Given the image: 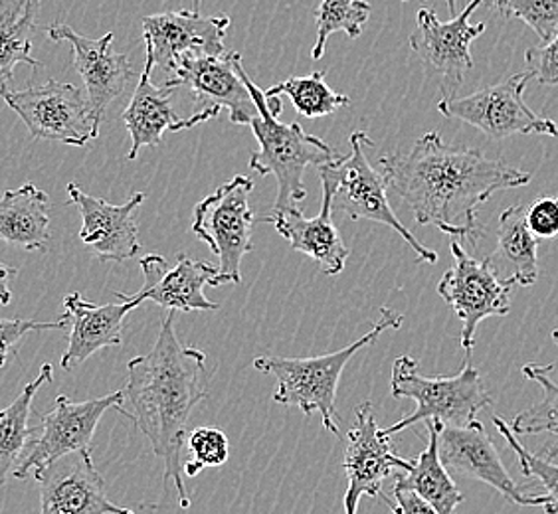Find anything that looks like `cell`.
I'll use <instances>...</instances> for the list:
<instances>
[{"label":"cell","instance_id":"1","mask_svg":"<svg viewBox=\"0 0 558 514\" xmlns=\"http://www.w3.org/2000/svg\"><path fill=\"white\" fill-rule=\"evenodd\" d=\"M388 188L407 204L414 220L475 246L484 234L480 208L495 193L531 183V172L519 171L480 149L451 147L440 133L422 135L409 152L380 157Z\"/></svg>","mask_w":558,"mask_h":514},{"label":"cell","instance_id":"2","mask_svg":"<svg viewBox=\"0 0 558 514\" xmlns=\"http://www.w3.org/2000/svg\"><path fill=\"white\" fill-rule=\"evenodd\" d=\"M206 386V354L179 341L174 313L167 311L149 353L130 360L123 392L130 419L165 463V482L174 487L181 509H191L181 455L186 424L205 400Z\"/></svg>","mask_w":558,"mask_h":514},{"label":"cell","instance_id":"3","mask_svg":"<svg viewBox=\"0 0 558 514\" xmlns=\"http://www.w3.org/2000/svg\"><path fill=\"white\" fill-rule=\"evenodd\" d=\"M247 89L258 108V118L252 119L250 127L258 139L259 149L252 152L250 169L259 176L274 174L278 181V196L271 212L286 210L305 200L307 188L303 174L307 167H322L339 157L325 140L305 133L300 123H281L279 115L283 109L281 96H266L244 72Z\"/></svg>","mask_w":558,"mask_h":514},{"label":"cell","instance_id":"4","mask_svg":"<svg viewBox=\"0 0 558 514\" xmlns=\"http://www.w3.org/2000/svg\"><path fill=\"white\" fill-rule=\"evenodd\" d=\"M402 321L404 317L400 313L390 307H383L380 319L375 327L366 332L365 336L337 353L312 358H286L264 354L254 360V368L278 380V388L274 392V400L278 404L295 406L305 416H312L315 412L322 414L323 428L337 436L339 421L335 400L344 366L361 348L378 341L383 332L398 331L402 327Z\"/></svg>","mask_w":558,"mask_h":514},{"label":"cell","instance_id":"5","mask_svg":"<svg viewBox=\"0 0 558 514\" xmlns=\"http://www.w3.org/2000/svg\"><path fill=\"white\" fill-rule=\"evenodd\" d=\"M392 396L410 397L416 409L400 419L392 428H380V433L392 438L418 421H438L441 426H468L477 419L484 407L494 400L485 388L484 378L475 366L465 363L460 375L428 378L418 372V363L410 356H400L392 366L390 376Z\"/></svg>","mask_w":558,"mask_h":514},{"label":"cell","instance_id":"6","mask_svg":"<svg viewBox=\"0 0 558 514\" xmlns=\"http://www.w3.org/2000/svg\"><path fill=\"white\" fill-rule=\"evenodd\" d=\"M366 147H375L373 139L365 131H354L351 135V152L347 157L339 155L335 161L317 167L323 193L331 196L333 212H341L351 220H368L388 225L412 247L418 261L436 264L438 254L422 246L390 208L385 174L373 169V164L366 159Z\"/></svg>","mask_w":558,"mask_h":514},{"label":"cell","instance_id":"7","mask_svg":"<svg viewBox=\"0 0 558 514\" xmlns=\"http://www.w3.org/2000/svg\"><path fill=\"white\" fill-rule=\"evenodd\" d=\"M2 99L24 121L34 139L84 147L97 139L101 125L86 94L74 84L48 79L21 91L2 89Z\"/></svg>","mask_w":558,"mask_h":514},{"label":"cell","instance_id":"8","mask_svg":"<svg viewBox=\"0 0 558 514\" xmlns=\"http://www.w3.org/2000/svg\"><path fill=\"white\" fill-rule=\"evenodd\" d=\"M252 191L254 181L238 174L194 208V236L210 247L218 257V271L234 285L242 283V259L254 249V212L250 206Z\"/></svg>","mask_w":558,"mask_h":514},{"label":"cell","instance_id":"9","mask_svg":"<svg viewBox=\"0 0 558 514\" xmlns=\"http://www.w3.org/2000/svg\"><path fill=\"white\" fill-rule=\"evenodd\" d=\"M531 79V72H523L495 86L484 87L472 96L441 97L438 111L444 118L458 119L480 128L494 140L531 133L558 137L557 123L553 119L541 118L525 103L523 94Z\"/></svg>","mask_w":558,"mask_h":514},{"label":"cell","instance_id":"10","mask_svg":"<svg viewBox=\"0 0 558 514\" xmlns=\"http://www.w3.org/2000/svg\"><path fill=\"white\" fill-rule=\"evenodd\" d=\"M485 0H470L468 7L451 21L441 22L436 12L420 9L416 30L410 34L412 52L418 56L429 79H436L441 96L456 97L465 75L473 68L472 42L485 33V22L472 24L473 12Z\"/></svg>","mask_w":558,"mask_h":514},{"label":"cell","instance_id":"11","mask_svg":"<svg viewBox=\"0 0 558 514\" xmlns=\"http://www.w3.org/2000/svg\"><path fill=\"white\" fill-rule=\"evenodd\" d=\"M125 392L119 390L108 396L94 397L86 402H74L60 394L56 397L54 409H50L43 418V433L33 438L26 445L14 475L16 479L33 477L36 469L52 461L64 457L74 451L92 450V441L96 433L99 419L106 416L108 409H118L125 418L130 416L125 409Z\"/></svg>","mask_w":558,"mask_h":514},{"label":"cell","instance_id":"12","mask_svg":"<svg viewBox=\"0 0 558 514\" xmlns=\"http://www.w3.org/2000/svg\"><path fill=\"white\" fill-rule=\"evenodd\" d=\"M451 266L438 283V295L462 321V348L472 353L475 331L487 317H505L511 311V281H501L487 261H480L463 249L462 242L450 240Z\"/></svg>","mask_w":558,"mask_h":514},{"label":"cell","instance_id":"13","mask_svg":"<svg viewBox=\"0 0 558 514\" xmlns=\"http://www.w3.org/2000/svg\"><path fill=\"white\" fill-rule=\"evenodd\" d=\"M246 68L240 52L225 54H184L172 68V79L189 87L194 96V113L215 119L226 109L230 123L250 125L258 118V108L244 79Z\"/></svg>","mask_w":558,"mask_h":514},{"label":"cell","instance_id":"14","mask_svg":"<svg viewBox=\"0 0 558 514\" xmlns=\"http://www.w3.org/2000/svg\"><path fill=\"white\" fill-rule=\"evenodd\" d=\"M143 287L135 295L116 293L119 301H130L135 307L150 301L162 307L165 311H218L220 305L205 295L206 285H225L230 279L222 276L218 268L206 261H194L191 257H177V264L169 261L159 254L141 257Z\"/></svg>","mask_w":558,"mask_h":514},{"label":"cell","instance_id":"15","mask_svg":"<svg viewBox=\"0 0 558 514\" xmlns=\"http://www.w3.org/2000/svg\"><path fill=\"white\" fill-rule=\"evenodd\" d=\"M347 438L343 469L349 485L343 499L344 514H356L363 497H383V485L388 477L409 472L412 461L402 460L390 438L380 433L371 402H363L354 409L353 428Z\"/></svg>","mask_w":558,"mask_h":514},{"label":"cell","instance_id":"16","mask_svg":"<svg viewBox=\"0 0 558 514\" xmlns=\"http://www.w3.org/2000/svg\"><path fill=\"white\" fill-rule=\"evenodd\" d=\"M33 477L40 485L38 514H135L109 501L89 450L68 453L36 469Z\"/></svg>","mask_w":558,"mask_h":514},{"label":"cell","instance_id":"17","mask_svg":"<svg viewBox=\"0 0 558 514\" xmlns=\"http://www.w3.org/2000/svg\"><path fill=\"white\" fill-rule=\"evenodd\" d=\"M230 28L228 14L206 16L201 12V0L183 11L162 12L143 19V38L147 56L155 65L171 74L172 68L184 54H225L226 33Z\"/></svg>","mask_w":558,"mask_h":514},{"label":"cell","instance_id":"18","mask_svg":"<svg viewBox=\"0 0 558 514\" xmlns=\"http://www.w3.org/2000/svg\"><path fill=\"white\" fill-rule=\"evenodd\" d=\"M438 443L448 472L485 482L519 506H545L548 503L547 494H526L513 481L482 421L475 419L468 426L438 424Z\"/></svg>","mask_w":558,"mask_h":514},{"label":"cell","instance_id":"19","mask_svg":"<svg viewBox=\"0 0 558 514\" xmlns=\"http://www.w3.org/2000/svg\"><path fill=\"white\" fill-rule=\"evenodd\" d=\"M46 33L52 42H68L72 46L74 68L86 84V96L94 118L101 125L109 106L125 91L131 77L135 75L130 58L113 50V33L92 40L62 22L48 26Z\"/></svg>","mask_w":558,"mask_h":514},{"label":"cell","instance_id":"20","mask_svg":"<svg viewBox=\"0 0 558 514\" xmlns=\"http://www.w3.org/2000/svg\"><path fill=\"white\" fill-rule=\"evenodd\" d=\"M68 196L82 215L80 240L99 261H125L140 254V224L133 215L147 198L145 193L133 194L125 204H109L70 183Z\"/></svg>","mask_w":558,"mask_h":514},{"label":"cell","instance_id":"21","mask_svg":"<svg viewBox=\"0 0 558 514\" xmlns=\"http://www.w3.org/2000/svg\"><path fill=\"white\" fill-rule=\"evenodd\" d=\"M64 309L72 331L60 365L64 370H74L99 351L121 346L125 317L137 307L130 301L96 305L80 293H70L64 297Z\"/></svg>","mask_w":558,"mask_h":514},{"label":"cell","instance_id":"22","mask_svg":"<svg viewBox=\"0 0 558 514\" xmlns=\"http://www.w3.org/2000/svg\"><path fill=\"white\" fill-rule=\"evenodd\" d=\"M155 68L153 58H145V68L131 97L130 106L123 111V123L130 131L131 150L128 155L130 161H135L143 147H159L162 135L167 131H183L193 128L189 119H179L171 101L174 94L181 89L177 79H167L162 86H155L150 79V72Z\"/></svg>","mask_w":558,"mask_h":514},{"label":"cell","instance_id":"23","mask_svg":"<svg viewBox=\"0 0 558 514\" xmlns=\"http://www.w3.org/2000/svg\"><path fill=\"white\" fill-rule=\"evenodd\" d=\"M278 230L279 236L290 242L295 252L312 257L323 273L339 276L344 269L349 249L333 222L331 196L323 193L322 210L315 218L303 216L298 206L278 210L264 220Z\"/></svg>","mask_w":558,"mask_h":514},{"label":"cell","instance_id":"24","mask_svg":"<svg viewBox=\"0 0 558 514\" xmlns=\"http://www.w3.org/2000/svg\"><path fill=\"white\" fill-rule=\"evenodd\" d=\"M501 281L531 287L538 279L537 237L526 224L525 206H509L499 216L497 246L485 257Z\"/></svg>","mask_w":558,"mask_h":514},{"label":"cell","instance_id":"25","mask_svg":"<svg viewBox=\"0 0 558 514\" xmlns=\"http://www.w3.org/2000/svg\"><path fill=\"white\" fill-rule=\"evenodd\" d=\"M50 196L34 184L4 191L0 198V242L28 252H46L50 240Z\"/></svg>","mask_w":558,"mask_h":514},{"label":"cell","instance_id":"26","mask_svg":"<svg viewBox=\"0 0 558 514\" xmlns=\"http://www.w3.org/2000/svg\"><path fill=\"white\" fill-rule=\"evenodd\" d=\"M428 428V445L412 461L409 472H397L395 489H404L418 494L422 501L438 514H456V509L463 503V494L458 491V485L451 479L448 467L440 457L438 443V424L426 421Z\"/></svg>","mask_w":558,"mask_h":514},{"label":"cell","instance_id":"27","mask_svg":"<svg viewBox=\"0 0 558 514\" xmlns=\"http://www.w3.org/2000/svg\"><path fill=\"white\" fill-rule=\"evenodd\" d=\"M40 0H0V94L14 77L16 65L43 64L33 58V36Z\"/></svg>","mask_w":558,"mask_h":514},{"label":"cell","instance_id":"28","mask_svg":"<svg viewBox=\"0 0 558 514\" xmlns=\"http://www.w3.org/2000/svg\"><path fill=\"white\" fill-rule=\"evenodd\" d=\"M54 378L52 365H43L40 375L24 386L21 396L11 406L0 409V487H4L21 461L22 451L26 450L28 440L34 438V429L28 419L33 412V402L38 390Z\"/></svg>","mask_w":558,"mask_h":514},{"label":"cell","instance_id":"29","mask_svg":"<svg viewBox=\"0 0 558 514\" xmlns=\"http://www.w3.org/2000/svg\"><path fill=\"white\" fill-rule=\"evenodd\" d=\"M555 372V365L538 366L529 363L523 366V375L537 382L543 388V400L535 406L526 407L517 414L511 429L517 436H537V433H553L558 438V384L550 378ZM558 457V445L548 450V460Z\"/></svg>","mask_w":558,"mask_h":514},{"label":"cell","instance_id":"30","mask_svg":"<svg viewBox=\"0 0 558 514\" xmlns=\"http://www.w3.org/2000/svg\"><path fill=\"white\" fill-rule=\"evenodd\" d=\"M266 96H288L303 118L317 119L331 115L339 108H347L351 99L333 91L325 72H313L305 77H288L278 86L269 87Z\"/></svg>","mask_w":558,"mask_h":514},{"label":"cell","instance_id":"31","mask_svg":"<svg viewBox=\"0 0 558 514\" xmlns=\"http://www.w3.org/2000/svg\"><path fill=\"white\" fill-rule=\"evenodd\" d=\"M373 7L366 0H322L315 11L317 42L313 48V58L322 60L329 36L344 33L349 38H359L363 33Z\"/></svg>","mask_w":558,"mask_h":514},{"label":"cell","instance_id":"32","mask_svg":"<svg viewBox=\"0 0 558 514\" xmlns=\"http://www.w3.org/2000/svg\"><path fill=\"white\" fill-rule=\"evenodd\" d=\"M494 424L497 431L504 436L505 441L509 443V448L515 451L517 460H519V467L525 477H531L535 481L543 485V489L547 491L548 503L543 506L547 514H558V465L548 461V457L543 455H535L526 450L521 441L517 440V433L511 429V426L499 418L494 416Z\"/></svg>","mask_w":558,"mask_h":514},{"label":"cell","instance_id":"33","mask_svg":"<svg viewBox=\"0 0 558 514\" xmlns=\"http://www.w3.org/2000/svg\"><path fill=\"white\" fill-rule=\"evenodd\" d=\"M505 19H519L548 42L558 30V0H487Z\"/></svg>","mask_w":558,"mask_h":514},{"label":"cell","instance_id":"34","mask_svg":"<svg viewBox=\"0 0 558 514\" xmlns=\"http://www.w3.org/2000/svg\"><path fill=\"white\" fill-rule=\"evenodd\" d=\"M191 460L183 465L186 477H196L206 467H220L230 457V443L218 428H198L186 440Z\"/></svg>","mask_w":558,"mask_h":514},{"label":"cell","instance_id":"35","mask_svg":"<svg viewBox=\"0 0 558 514\" xmlns=\"http://www.w3.org/2000/svg\"><path fill=\"white\" fill-rule=\"evenodd\" d=\"M68 325V317H62L60 321L38 322L26 321V319H0V368L9 365L16 356V344L22 339L34 331H62Z\"/></svg>","mask_w":558,"mask_h":514},{"label":"cell","instance_id":"36","mask_svg":"<svg viewBox=\"0 0 558 514\" xmlns=\"http://www.w3.org/2000/svg\"><path fill=\"white\" fill-rule=\"evenodd\" d=\"M526 72L541 86H557L558 84V30L548 42L535 48H529L525 54Z\"/></svg>","mask_w":558,"mask_h":514},{"label":"cell","instance_id":"37","mask_svg":"<svg viewBox=\"0 0 558 514\" xmlns=\"http://www.w3.org/2000/svg\"><path fill=\"white\" fill-rule=\"evenodd\" d=\"M526 224L535 237L558 236V198H541L526 208Z\"/></svg>","mask_w":558,"mask_h":514},{"label":"cell","instance_id":"38","mask_svg":"<svg viewBox=\"0 0 558 514\" xmlns=\"http://www.w3.org/2000/svg\"><path fill=\"white\" fill-rule=\"evenodd\" d=\"M395 491V504H388L392 514H438L426 501H422L418 494L404 489H392Z\"/></svg>","mask_w":558,"mask_h":514},{"label":"cell","instance_id":"39","mask_svg":"<svg viewBox=\"0 0 558 514\" xmlns=\"http://www.w3.org/2000/svg\"><path fill=\"white\" fill-rule=\"evenodd\" d=\"M19 276V269L14 266H7L0 261V305L7 307L11 305L12 293H11V281Z\"/></svg>","mask_w":558,"mask_h":514},{"label":"cell","instance_id":"40","mask_svg":"<svg viewBox=\"0 0 558 514\" xmlns=\"http://www.w3.org/2000/svg\"><path fill=\"white\" fill-rule=\"evenodd\" d=\"M402 2H407V0H402ZM456 2H458V0H446V4H448V11H450L451 19H453V16H458V9H456Z\"/></svg>","mask_w":558,"mask_h":514},{"label":"cell","instance_id":"41","mask_svg":"<svg viewBox=\"0 0 558 514\" xmlns=\"http://www.w3.org/2000/svg\"><path fill=\"white\" fill-rule=\"evenodd\" d=\"M553 334V341H555V344H557L558 348V329H555V331L550 332Z\"/></svg>","mask_w":558,"mask_h":514}]
</instances>
